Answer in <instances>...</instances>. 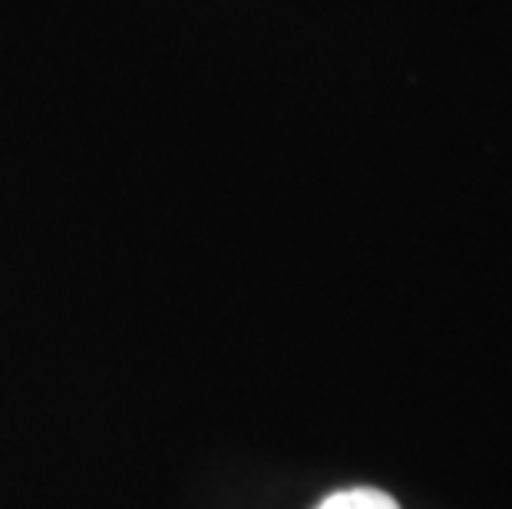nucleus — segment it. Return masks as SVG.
Returning a JSON list of instances; mask_svg holds the SVG:
<instances>
[{"label": "nucleus", "mask_w": 512, "mask_h": 509, "mask_svg": "<svg viewBox=\"0 0 512 509\" xmlns=\"http://www.w3.org/2000/svg\"><path fill=\"white\" fill-rule=\"evenodd\" d=\"M314 509H400L394 496L384 490H370V486H354V490L331 493L328 500H321Z\"/></svg>", "instance_id": "f257e3e1"}]
</instances>
